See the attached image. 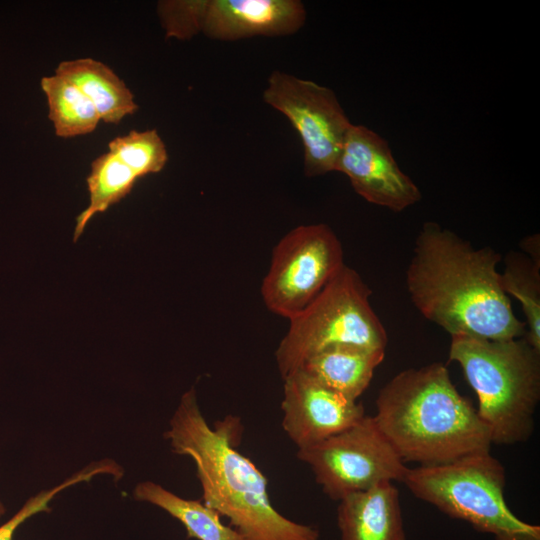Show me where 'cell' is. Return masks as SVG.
<instances>
[{"mask_svg": "<svg viewBox=\"0 0 540 540\" xmlns=\"http://www.w3.org/2000/svg\"><path fill=\"white\" fill-rule=\"evenodd\" d=\"M501 255L470 242L435 222L418 233L406 270L411 301L423 317L451 336L490 340L525 335L501 285Z\"/></svg>", "mask_w": 540, "mask_h": 540, "instance_id": "6da1fadb", "label": "cell"}, {"mask_svg": "<svg viewBox=\"0 0 540 540\" xmlns=\"http://www.w3.org/2000/svg\"><path fill=\"white\" fill-rule=\"evenodd\" d=\"M233 420L212 428L191 388L182 395L164 434L175 454L194 462L203 503L226 517L242 540H321L317 528L295 522L273 506L267 478L236 449L239 424Z\"/></svg>", "mask_w": 540, "mask_h": 540, "instance_id": "7a4b0ae2", "label": "cell"}, {"mask_svg": "<svg viewBox=\"0 0 540 540\" xmlns=\"http://www.w3.org/2000/svg\"><path fill=\"white\" fill-rule=\"evenodd\" d=\"M373 418L404 462L441 465L490 452L488 428L442 363L396 374L380 390Z\"/></svg>", "mask_w": 540, "mask_h": 540, "instance_id": "3957f363", "label": "cell"}, {"mask_svg": "<svg viewBox=\"0 0 540 540\" xmlns=\"http://www.w3.org/2000/svg\"><path fill=\"white\" fill-rule=\"evenodd\" d=\"M449 359L459 364L475 391L476 410L492 444L527 441L540 399V351L524 337L490 340L453 335Z\"/></svg>", "mask_w": 540, "mask_h": 540, "instance_id": "277c9868", "label": "cell"}, {"mask_svg": "<svg viewBox=\"0 0 540 540\" xmlns=\"http://www.w3.org/2000/svg\"><path fill=\"white\" fill-rule=\"evenodd\" d=\"M505 469L490 452L409 468L403 483L417 498L468 522L494 540H540V527L518 518L505 497Z\"/></svg>", "mask_w": 540, "mask_h": 540, "instance_id": "5b68a950", "label": "cell"}, {"mask_svg": "<svg viewBox=\"0 0 540 540\" xmlns=\"http://www.w3.org/2000/svg\"><path fill=\"white\" fill-rule=\"evenodd\" d=\"M370 295L360 275L344 265L307 307L289 319V329L275 352L282 378L329 347L385 350L387 333Z\"/></svg>", "mask_w": 540, "mask_h": 540, "instance_id": "8992f818", "label": "cell"}, {"mask_svg": "<svg viewBox=\"0 0 540 540\" xmlns=\"http://www.w3.org/2000/svg\"><path fill=\"white\" fill-rule=\"evenodd\" d=\"M297 457L312 470L316 482L331 499L368 490L381 482L402 481L408 471L373 416L310 447Z\"/></svg>", "mask_w": 540, "mask_h": 540, "instance_id": "52a82bcc", "label": "cell"}, {"mask_svg": "<svg viewBox=\"0 0 540 540\" xmlns=\"http://www.w3.org/2000/svg\"><path fill=\"white\" fill-rule=\"evenodd\" d=\"M343 248L326 224L300 225L274 247L261 284L271 312L291 319L307 307L344 266Z\"/></svg>", "mask_w": 540, "mask_h": 540, "instance_id": "ba28073f", "label": "cell"}, {"mask_svg": "<svg viewBox=\"0 0 540 540\" xmlns=\"http://www.w3.org/2000/svg\"><path fill=\"white\" fill-rule=\"evenodd\" d=\"M263 100L281 112L298 133L307 176L336 171L352 123L330 88L274 71L268 78Z\"/></svg>", "mask_w": 540, "mask_h": 540, "instance_id": "9c48e42d", "label": "cell"}, {"mask_svg": "<svg viewBox=\"0 0 540 540\" xmlns=\"http://www.w3.org/2000/svg\"><path fill=\"white\" fill-rule=\"evenodd\" d=\"M336 171L345 174L366 201L401 212L420 201L417 185L398 166L385 139L364 125L352 124Z\"/></svg>", "mask_w": 540, "mask_h": 540, "instance_id": "30bf717a", "label": "cell"}, {"mask_svg": "<svg viewBox=\"0 0 540 540\" xmlns=\"http://www.w3.org/2000/svg\"><path fill=\"white\" fill-rule=\"evenodd\" d=\"M283 380L282 427L298 449L315 445L365 416L361 403L328 388L301 369Z\"/></svg>", "mask_w": 540, "mask_h": 540, "instance_id": "8fae6325", "label": "cell"}, {"mask_svg": "<svg viewBox=\"0 0 540 540\" xmlns=\"http://www.w3.org/2000/svg\"><path fill=\"white\" fill-rule=\"evenodd\" d=\"M306 20L299 0H204L201 32L221 41L296 33Z\"/></svg>", "mask_w": 540, "mask_h": 540, "instance_id": "7c38bea8", "label": "cell"}, {"mask_svg": "<svg viewBox=\"0 0 540 540\" xmlns=\"http://www.w3.org/2000/svg\"><path fill=\"white\" fill-rule=\"evenodd\" d=\"M338 502L341 540H406L399 492L392 482H381Z\"/></svg>", "mask_w": 540, "mask_h": 540, "instance_id": "4fadbf2b", "label": "cell"}, {"mask_svg": "<svg viewBox=\"0 0 540 540\" xmlns=\"http://www.w3.org/2000/svg\"><path fill=\"white\" fill-rule=\"evenodd\" d=\"M54 73L74 83L92 101L104 123L117 125L139 109L126 83L101 61L88 57L64 60Z\"/></svg>", "mask_w": 540, "mask_h": 540, "instance_id": "5bb4252c", "label": "cell"}, {"mask_svg": "<svg viewBox=\"0 0 540 540\" xmlns=\"http://www.w3.org/2000/svg\"><path fill=\"white\" fill-rule=\"evenodd\" d=\"M385 350L350 345L326 348L307 358L298 368L328 388L357 401L369 386Z\"/></svg>", "mask_w": 540, "mask_h": 540, "instance_id": "9a60e30c", "label": "cell"}, {"mask_svg": "<svg viewBox=\"0 0 540 540\" xmlns=\"http://www.w3.org/2000/svg\"><path fill=\"white\" fill-rule=\"evenodd\" d=\"M133 496L150 503L177 519L185 528L188 538L196 540H242L239 534L221 521L213 509L197 500L179 497L152 481L137 484Z\"/></svg>", "mask_w": 540, "mask_h": 540, "instance_id": "2e32d148", "label": "cell"}, {"mask_svg": "<svg viewBox=\"0 0 540 540\" xmlns=\"http://www.w3.org/2000/svg\"><path fill=\"white\" fill-rule=\"evenodd\" d=\"M40 87L48 104V118L60 138L90 134L100 118L92 101L71 81L61 75L43 76Z\"/></svg>", "mask_w": 540, "mask_h": 540, "instance_id": "e0dca14e", "label": "cell"}, {"mask_svg": "<svg viewBox=\"0 0 540 540\" xmlns=\"http://www.w3.org/2000/svg\"><path fill=\"white\" fill-rule=\"evenodd\" d=\"M139 178L114 154L107 151L97 156L86 177L88 206L76 217L73 241L76 242L90 220L104 213L130 194Z\"/></svg>", "mask_w": 540, "mask_h": 540, "instance_id": "ac0fdd59", "label": "cell"}, {"mask_svg": "<svg viewBox=\"0 0 540 540\" xmlns=\"http://www.w3.org/2000/svg\"><path fill=\"white\" fill-rule=\"evenodd\" d=\"M501 285L507 296L521 304L525 316L524 338L540 351V262L523 253H508Z\"/></svg>", "mask_w": 540, "mask_h": 540, "instance_id": "d6986e66", "label": "cell"}, {"mask_svg": "<svg viewBox=\"0 0 540 540\" xmlns=\"http://www.w3.org/2000/svg\"><path fill=\"white\" fill-rule=\"evenodd\" d=\"M108 149L138 178L159 173L168 161L165 143L155 129L131 130L113 138Z\"/></svg>", "mask_w": 540, "mask_h": 540, "instance_id": "ffe728a7", "label": "cell"}, {"mask_svg": "<svg viewBox=\"0 0 540 540\" xmlns=\"http://www.w3.org/2000/svg\"><path fill=\"white\" fill-rule=\"evenodd\" d=\"M120 472L121 468L117 463L111 460H102L88 465L59 485L30 497L7 522L0 526V540H13L15 531L27 519L40 512L50 511L49 502L64 489L83 481H89L101 474H111L118 477Z\"/></svg>", "mask_w": 540, "mask_h": 540, "instance_id": "44dd1931", "label": "cell"}, {"mask_svg": "<svg viewBox=\"0 0 540 540\" xmlns=\"http://www.w3.org/2000/svg\"><path fill=\"white\" fill-rule=\"evenodd\" d=\"M204 0H165L157 14L167 38L190 39L201 32Z\"/></svg>", "mask_w": 540, "mask_h": 540, "instance_id": "7402d4cb", "label": "cell"}, {"mask_svg": "<svg viewBox=\"0 0 540 540\" xmlns=\"http://www.w3.org/2000/svg\"><path fill=\"white\" fill-rule=\"evenodd\" d=\"M5 507L4 505L2 504V502H0V517L5 513Z\"/></svg>", "mask_w": 540, "mask_h": 540, "instance_id": "603a6c76", "label": "cell"}]
</instances>
